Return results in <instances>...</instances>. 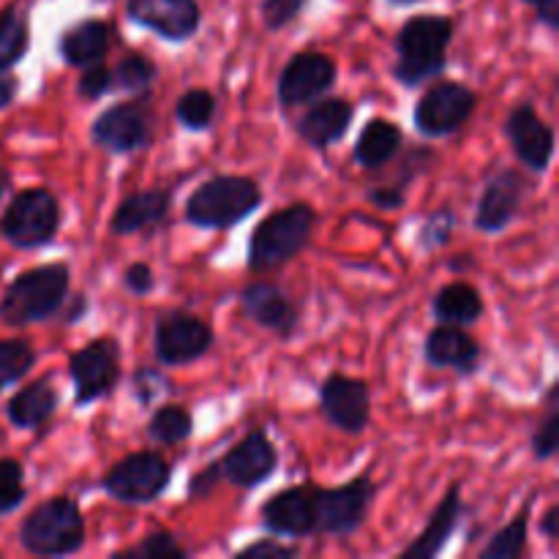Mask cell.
I'll return each mask as SVG.
<instances>
[{
    "instance_id": "cell-1",
    "label": "cell",
    "mask_w": 559,
    "mask_h": 559,
    "mask_svg": "<svg viewBox=\"0 0 559 559\" xmlns=\"http://www.w3.org/2000/svg\"><path fill=\"white\" fill-rule=\"evenodd\" d=\"M453 31L456 25L445 14L409 16L393 38V49H396V60L391 69L393 80L413 91V87L445 74Z\"/></svg>"
},
{
    "instance_id": "cell-2",
    "label": "cell",
    "mask_w": 559,
    "mask_h": 559,
    "mask_svg": "<svg viewBox=\"0 0 559 559\" xmlns=\"http://www.w3.org/2000/svg\"><path fill=\"white\" fill-rule=\"evenodd\" d=\"M71 293L69 262H47L22 271L9 282L0 298V322L27 328L60 314Z\"/></svg>"
},
{
    "instance_id": "cell-3",
    "label": "cell",
    "mask_w": 559,
    "mask_h": 559,
    "mask_svg": "<svg viewBox=\"0 0 559 559\" xmlns=\"http://www.w3.org/2000/svg\"><path fill=\"white\" fill-rule=\"evenodd\" d=\"M265 194L254 178L246 175H213L202 180L183 205L186 224L207 233H224L260 211Z\"/></svg>"
},
{
    "instance_id": "cell-4",
    "label": "cell",
    "mask_w": 559,
    "mask_h": 559,
    "mask_svg": "<svg viewBox=\"0 0 559 559\" xmlns=\"http://www.w3.org/2000/svg\"><path fill=\"white\" fill-rule=\"evenodd\" d=\"M320 222L309 202H293L282 211L262 218L251 233L246 246V267L249 273H267L287 265L295 257L304 254L306 246L314 238V227Z\"/></svg>"
},
{
    "instance_id": "cell-5",
    "label": "cell",
    "mask_w": 559,
    "mask_h": 559,
    "mask_svg": "<svg viewBox=\"0 0 559 559\" xmlns=\"http://www.w3.org/2000/svg\"><path fill=\"white\" fill-rule=\"evenodd\" d=\"M87 527L80 502L49 497L38 502L20 524V546L33 557H71L85 546Z\"/></svg>"
},
{
    "instance_id": "cell-6",
    "label": "cell",
    "mask_w": 559,
    "mask_h": 559,
    "mask_svg": "<svg viewBox=\"0 0 559 559\" xmlns=\"http://www.w3.org/2000/svg\"><path fill=\"white\" fill-rule=\"evenodd\" d=\"M63 227V205L47 186H31L11 197L0 216V238L20 251H36L52 243Z\"/></svg>"
},
{
    "instance_id": "cell-7",
    "label": "cell",
    "mask_w": 559,
    "mask_h": 559,
    "mask_svg": "<svg viewBox=\"0 0 559 559\" xmlns=\"http://www.w3.org/2000/svg\"><path fill=\"white\" fill-rule=\"evenodd\" d=\"M156 134L153 93H136L129 102H118L102 109L91 123V142L112 156L145 151Z\"/></svg>"
},
{
    "instance_id": "cell-8",
    "label": "cell",
    "mask_w": 559,
    "mask_h": 559,
    "mask_svg": "<svg viewBox=\"0 0 559 559\" xmlns=\"http://www.w3.org/2000/svg\"><path fill=\"white\" fill-rule=\"evenodd\" d=\"M173 464L158 451H134L104 473L102 491L123 506H147L167 491Z\"/></svg>"
},
{
    "instance_id": "cell-9",
    "label": "cell",
    "mask_w": 559,
    "mask_h": 559,
    "mask_svg": "<svg viewBox=\"0 0 559 559\" xmlns=\"http://www.w3.org/2000/svg\"><path fill=\"white\" fill-rule=\"evenodd\" d=\"M213 344H216V333L194 311H164L153 328V355L164 369L197 364L211 353Z\"/></svg>"
},
{
    "instance_id": "cell-10",
    "label": "cell",
    "mask_w": 559,
    "mask_h": 559,
    "mask_svg": "<svg viewBox=\"0 0 559 559\" xmlns=\"http://www.w3.org/2000/svg\"><path fill=\"white\" fill-rule=\"evenodd\" d=\"M380 486L371 475H358L342 486L331 489H317V533L331 535V538H349L358 533L369 519L371 506L377 500Z\"/></svg>"
},
{
    "instance_id": "cell-11",
    "label": "cell",
    "mask_w": 559,
    "mask_h": 559,
    "mask_svg": "<svg viewBox=\"0 0 559 559\" xmlns=\"http://www.w3.org/2000/svg\"><path fill=\"white\" fill-rule=\"evenodd\" d=\"M69 377L76 409L107 399L120 385V344L112 336L91 338L69 355Z\"/></svg>"
},
{
    "instance_id": "cell-12",
    "label": "cell",
    "mask_w": 559,
    "mask_h": 559,
    "mask_svg": "<svg viewBox=\"0 0 559 559\" xmlns=\"http://www.w3.org/2000/svg\"><path fill=\"white\" fill-rule=\"evenodd\" d=\"M478 107V93L464 82L440 80L415 102L413 123L426 140H445L464 129Z\"/></svg>"
},
{
    "instance_id": "cell-13",
    "label": "cell",
    "mask_w": 559,
    "mask_h": 559,
    "mask_svg": "<svg viewBox=\"0 0 559 559\" xmlns=\"http://www.w3.org/2000/svg\"><path fill=\"white\" fill-rule=\"evenodd\" d=\"M336 76L338 66L331 55L314 52V49L295 52L278 74L276 102L282 104V109L309 107L336 85Z\"/></svg>"
},
{
    "instance_id": "cell-14",
    "label": "cell",
    "mask_w": 559,
    "mask_h": 559,
    "mask_svg": "<svg viewBox=\"0 0 559 559\" xmlns=\"http://www.w3.org/2000/svg\"><path fill=\"white\" fill-rule=\"evenodd\" d=\"M320 413L333 429L358 437L371 424V388L360 377L333 371L320 382Z\"/></svg>"
},
{
    "instance_id": "cell-15",
    "label": "cell",
    "mask_w": 559,
    "mask_h": 559,
    "mask_svg": "<svg viewBox=\"0 0 559 559\" xmlns=\"http://www.w3.org/2000/svg\"><path fill=\"white\" fill-rule=\"evenodd\" d=\"M260 524L267 535L282 540H300L317 535L314 486H287L267 497L260 508Z\"/></svg>"
},
{
    "instance_id": "cell-16",
    "label": "cell",
    "mask_w": 559,
    "mask_h": 559,
    "mask_svg": "<svg viewBox=\"0 0 559 559\" xmlns=\"http://www.w3.org/2000/svg\"><path fill=\"white\" fill-rule=\"evenodd\" d=\"M506 136L511 145L513 156L535 175L549 173L551 162H555L557 151V136L555 129L535 112L530 102L516 104L506 118Z\"/></svg>"
},
{
    "instance_id": "cell-17",
    "label": "cell",
    "mask_w": 559,
    "mask_h": 559,
    "mask_svg": "<svg viewBox=\"0 0 559 559\" xmlns=\"http://www.w3.org/2000/svg\"><path fill=\"white\" fill-rule=\"evenodd\" d=\"M126 16L169 44H186L202 25L197 0H126Z\"/></svg>"
},
{
    "instance_id": "cell-18",
    "label": "cell",
    "mask_w": 559,
    "mask_h": 559,
    "mask_svg": "<svg viewBox=\"0 0 559 559\" xmlns=\"http://www.w3.org/2000/svg\"><path fill=\"white\" fill-rule=\"evenodd\" d=\"M222 478L235 489H257L267 484L278 469V451L265 429H251L243 440L235 442L222 459Z\"/></svg>"
},
{
    "instance_id": "cell-19",
    "label": "cell",
    "mask_w": 559,
    "mask_h": 559,
    "mask_svg": "<svg viewBox=\"0 0 559 559\" xmlns=\"http://www.w3.org/2000/svg\"><path fill=\"white\" fill-rule=\"evenodd\" d=\"M527 197V183L516 169H500L486 180L475 205V229L484 235H500L519 218Z\"/></svg>"
},
{
    "instance_id": "cell-20",
    "label": "cell",
    "mask_w": 559,
    "mask_h": 559,
    "mask_svg": "<svg viewBox=\"0 0 559 559\" xmlns=\"http://www.w3.org/2000/svg\"><path fill=\"white\" fill-rule=\"evenodd\" d=\"M240 311L262 331L289 338L298 331V306L273 282H251L240 289Z\"/></svg>"
},
{
    "instance_id": "cell-21",
    "label": "cell",
    "mask_w": 559,
    "mask_h": 559,
    "mask_svg": "<svg viewBox=\"0 0 559 559\" xmlns=\"http://www.w3.org/2000/svg\"><path fill=\"white\" fill-rule=\"evenodd\" d=\"M355 120V107L344 96H322L309 104L300 120L295 123V134L311 145L314 151H331L336 142L344 140Z\"/></svg>"
},
{
    "instance_id": "cell-22",
    "label": "cell",
    "mask_w": 559,
    "mask_h": 559,
    "mask_svg": "<svg viewBox=\"0 0 559 559\" xmlns=\"http://www.w3.org/2000/svg\"><path fill=\"white\" fill-rule=\"evenodd\" d=\"M480 358H484L480 342L459 325H440L437 322V328L429 331L424 342V360L431 369H445L469 377L480 369Z\"/></svg>"
},
{
    "instance_id": "cell-23",
    "label": "cell",
    "mask_w": 559,
    "mask_h": 559,
    "mask_svg": "<svg viewBox=\"0 0 559 559\" xmlns=\"http://www.w3.org/2000/svg\"><path fill=\"white\" fill-rule=\"evenodd\" d=\"M464 511H467V508H464V500H462V486L453 484L451 489L442 495L440 506L431 511L426 527L420 530L418 535H415V540L407 546V549H402L399 559H435V557H440L442 551L448 549V544H451L453 535H456L459 524H462Z\"/></svg>"
},
{
    "instance_id": "cell-24",
    "label": "cell",
    "mask_w": 559,
    "mask_h": 559,
    "mask_svg": "<svg viewBox=\"0 0 559 559\" xmlns=\"http://www.w3.org/2000/svg\"><path fill=\"white\" fill-rule=\"evenodd\" d=\"M169 211H173V189L131 191L115 207L109 218V233L129 238V235L158 229L169 218Z\"/></svg>"
},
{
    "instance_id": "cell-25",
    "label": "cell",
    "mask_w": 559,
    "mask_h": 559,
    "mask_svg": "<svg viewBox=\"0 0 559 559\" xmlns=\"http://www.w3.org/2000/svg\"><path fill=\"white\" fill-rule=\"evenodd\" d=\"M109 49H112V25L96 20V16L74 22L58 38V55L69 69H85V66L104 63Z\"/></svg>"
},
{
    "instance_id": "cell-26",
    "label": "cell",
    "mask_w": 559,
    "mask_h": 559,
    "mask_svg": "<svg viewBox=\"0 0 559 559\" xmlns=\"http://www.w3.org/2000/svg\"><path fill=\"white\" fill-rule=\"evenodd\" d=\"M58 404L60 393L55 391L49 377H41V380L20 388V391L5 402V418H9V424L20 431L41 429L44 424H49V420L55 418Z\"/></svg>"
},
{
    "instance_id": "cell-27",
    "label": "cell",
    "mask_w": 559,
    "mask_h": 559,
    "mask_svg": "<svg viewBox=\"0 0 559 559\" xmlns=\"http://www.w3.org/2000/svg\"><path fill=\"white\" fill-rule=\"evenodd\" d=\"M404 147V131L402 126L393 123L388 118H369V123L364 126V131L358 134L353 145V158L360 169L366 173H377L385 164H391L393 158L402 153Z\"/></svg>"
},
{
    "instance_id": "cell-28",
    "label": "cell",
    "mask_w": 559,
    "mask_h": 559,
    "mask_svg": "<svg viewBox=\"0 0 559 559\" xmlns=\"http://www.w3.org/2000/svg\"><path fill=\"white\" fill-rule=\"evenodd\" d=\"M486 304L478 287L467 282H448L431 298V314L440 325H459L467 328L484 317Z\"/></svg>"
},
{
    "instance_id": "cell-29",
    "label": "cell",
    "mask_w": 559,
    "mask_h": 559,
    "mask_svg": "<svg viewBox=\"0 0 559 559\" xmlns=\"http://www.w3.org/2000/svg\"><path fill=\"white\" fill-rule=\"evenodd\" d=\"M31 49V22L16 3L0 11V71H11Z\"/></svg>"
},
{
    "instance_id": "cell-30",
    "label": "cell",
    "mask_w": 559,
    "mask_h": 559,
    "mask_svg": "<svg viewBox=\"0 0 559 559\" xmlns=\"http://www.w3.org/2000/svg\"><path fill=\"white\" fill-rule=\"evenodd\" d=\"M145 431L147 440L156 442V445H183V442L191 440V435H194V415H191L183 404H162V407L151 415Z\"/></svg>"
},
{
    "instance_id": "cell-31",
    "label": "cell",
    "mask_w": 559,
    "mask_h": 559,
    "mask_svg": "<svg viewBox=\"0 0 559 559\" xmlns=\"http://www.w3.org/2000/svg\"><path fill=\"white\" fill-rule=\"evenodd\" d=\"M530 540V502L522 508L516 519L497 530L489 538V544L478 551L480 559H519L527 551Z\"/></svg>"
},
{
    "instance_id": "cell-32",
    "label": "cell",
    "mask_w": 559,
    "mask_h": 559,
    "mask_svg": "<svg viewBox=\"0 0 559 559\" xmlns=\"http://www.w3.org/2000/svg\"><path fill=\"white\" fill-rule=\"evenodd\" d=\"M216 112L218 102L207 87H191V91L180 93L175 102V120L186 131H207L216 120Z\"/></svg>"
},
{
    "instance_id": "cell-33",
    "label": "cell",
    "mask_w": 559,
    "mask_h": 559,
    "mask_svg": "<svg viewBox=\"0 0 559 559\" xmlns=\"http://www.w3.org/2000/svg\"><path fill=\"white\" fill-rule=\"evenodd\" d=\"M112 80L118 91L131 93V96L147 93L153 87V82L158 80V66L156 60L147 58V55L142 52H126L123 58L115 63Z\"/></svg>"
},
{
    "instance_id": "cell-34",
    "label": "cell",
    "mask_w": 559,
    "mask_h": 559,
    "mask_svg": "<svg viewBox=\"0 0 559 559\" xmlns=\"http://www.w3.org/2000/svg\"><path fill=\"white\" fill-rule=\"evenodd\" d=\"M559 382H551L546 391V415L538 420V426L530 435V451H533L535 462H551L557 456L559 448Z\"/></svg>"
},
{
    "instance_id": "cell-35",
    "label": "cell",
    "mask_w": 559,
    "mask_h": 559,
    "mask_svg": "<svg viewBox=\"0 0 559 559\" xmlns=\"http://www.w3.org/2000/svg\"><path fill=\"white\" fill-rule=\"evenodd\" d=\"M36 366V349L25 338H0V393L25 380Z\"/></svg>"
},
{
    "instance_id": "cell-36",
    "label": "cell",
    "mask_w": 559,
    "mask_h": 559,
    "mask_svg": "<svg viewBox=\"0 0 559 559\" xmlns=\"http://www.w3.org/2000/svg\"><path fill=\"white\" fill-rule=\"evenodd\" d=\"M112 559H189V549L169 530H156L140 544L112 551Z\"/></svg>"
},
{
    "instance_id": "cell-37",
    "label": "cell",
    "mask_w": 559,
    "mask_h": 559,
    "mask_svg": "<svg viewBox=\"0 0 559 559\" xmlns=\"http://www.w3.org/2000/svg\"><path fill=\"white\" fill-rule=\"evenodd\" d=\"M27 500L25 467L16 459H0V519L20 511Z\"/></svg>"
},
{
    "instance_id": "cell-38",
    "label": "cell",
    "mask_w": 559,
    "mask_h": 559,
    "mask_svg": "<svg viewBox=\"0 0 559 559\" xmlns=\"http://www.w3.org/2000/svg\"><path fill=\"white\" fill-rule=\"evenodd\" d=\"M453 227H456V213H453V207H440V211H435L429 218H426L424 227H420L418 233L420 249L426 251L445 249L453 238Z\"/></svg>"
},
{
    "instance_id": "cell-39",
    "label": "cell",
    "mask_w": 559,
    "mask_h": 559,
    "mask_svg": "<svg viewBox=\"0 0 559 559\" xmlns=\"http://www.w3.org/2000/svg\"><path fill=\"white\" fill-rule=\"evenodd\" d=\"M112 91H115V80L109 66L93 63L82 69L80 82H76V96H80L82 102H98V98L109 96Z\"/></svg>"
},
{
    "instance_id": "cell-40",
    "label": "cell",
    "mask_w": 559,
    "mask_h": 559,
    "mask_svg": "<svg viewBox=\"0 0 559 559\" xmlns=\"http://www.w3.org/2000/svg\"><path fill=\"white\" fill-rule=\"evenodd\" d=\"M306 9V0H262L260 14H262V25L265 31L278 33L284 27L293 25Z\"/></svg>"
},
{
    "instance_id": "cell-41",
    "label": "cell",
    "mask_w": 559,
    "mask_h": 559,
    "mask_svg": "<svg viewBox=\"0 0 559 559\" xmlns=\"http://www.w3.org/2000/svg\"><path fill=\"white\" fill-rule=\"evenodd\" d=\"M131 391H134L136 402L142 407H151L158 393L169 391V380L158 369H136L134 380H131Z\"/></svg>"
},
{
    "instance_id": "cell-42",
    "label": "cell",
    "mask_w": 559,
    "mask_h": 559,
    "mask_svg": "<svg viewBox=\"0 0 559 559\" xmlns=\"http://www.w3.org/2000/svg\"><path fill=\"white\" fill-rule=\"evenodd\" d=\"M123 287L129 289L136 298H147V295L156 289V276H153V267L147 262H131L123 271Z\"/></svg>"
},
{
    "instance_id": "cell-43",
    "label": "cell",
    "mask_w": 559,
    "mask_h": 559,
    "mask_svg": "<svg viewBox=\"0 0 559 559\" xmlns=\"http://www.w3.org/2000/svg\"><path fill=\"white\" fill-rule=\"evenodd\" d=\"M222 464L211 462L205 464V467L197 469L194 475H191L189 480V500H205V497H211V491L216 489L218 484H222Z\"/></svg>"
},
{
    "instance_id": "cell-44",
    "label": "cell",
    "mask_w": 559,
    "mask_h": 559,
    "mask_svg": "<svg viewBox=\"0 0 559 559\" xmlns=\"http://www.w3.org/2000/svg\"><path fill=\"white\" fill-rule=\"evenodd\" d=\"M300 549L295 544H284L282 538H262L257 540V544H249L246 549L238 551V557H254V559H262V557H271V559H284V557H298Z\"/></svg>"
},
{
    "instance_id": "cell-45",
    "label": "cell",
    "mask_w": 559,
    "mask_h": 559,
    "mask_svg": "<svg viewBox=\"0 0 559 559\" xmlns=\"http://www.w3.org/2000/svg\"><path fill=\"white\" fill-rule=\"evenodd\" d=\"M369 202L374 207H380V211H399V207L404 205V200H407V194H404V186H374V189H369Z\"/></svg>"
},
{
    "instance_id": "cell-46",
    "label": "cell",
    "mask_w": 559,
    "mask_h": 559,
    "mask_svg": "<svg viewBox=\"0 0 559 559\" xmlns=\"http://www.w3.org/2000/svg\"><path fill=\"white\" fill-rule=\"evenodd\" d=\"M530 9H535L540 25H546L549 31L559 27V0H524Z\"/></svg>"
},
{
    "instance_id": "cell-47",
    "label": "cell",
    "mask_w": 559,
    "mask_h": 559,
    "mask_svg": "<svg viewBox=\"0 0 559 559\" xmlns=\"http://www.w3.org/2000/svg\"><path fill=\"white\" fill-rule=\"evenodd\" d=\"M16 93H20V80L11 71H0V112L14 104Z\"/></svg>"
},
{
    "instance_id": "cell-48",
    "label": "cell",
    "mask_w": 559,
    "mask_h": 559,
    "mask_svg": "<svg viewBox=\"0 0 559 559\" xmlns=\"http://www.w3.org/2000/svg\"><path fill=\"white\" fill-rule=\"evenodd\" d=\"M538 533L544 535L549 544H555V540L559 538V508L557 506L546 508L544 519H540V524H538Z\"/></svg>"
},
{
    "instance_id": "cell-49",
    "label": "cell",
    "mask_w": 559,
    "mask_h": 559,
    "mask_svg": "<svg viewBox=\"0 0 559 559\" xmlns=\"http://www.w3.org/2000/svg\"><path fill=\"white\" fill-rule=\"evenodd\" d=\"M5 189H9V175H5V173H0V200H3Z\"/></svg>"
},
{
    "instance_id": "cell-50",
    "label": "cell",
    "mask_w": 559,
    "mask_h": 559,
    "mask_svg": "<svg viewBox=\"0 0 559 559\" xmlns=\"http://www.w3.org/2000/svg\"><path fill=\"white\" fill-rule=\"evenodd\" d=\"M388 3L391 5H415V3H420V0H388Z\"/></svg>"
}]
</instances>
